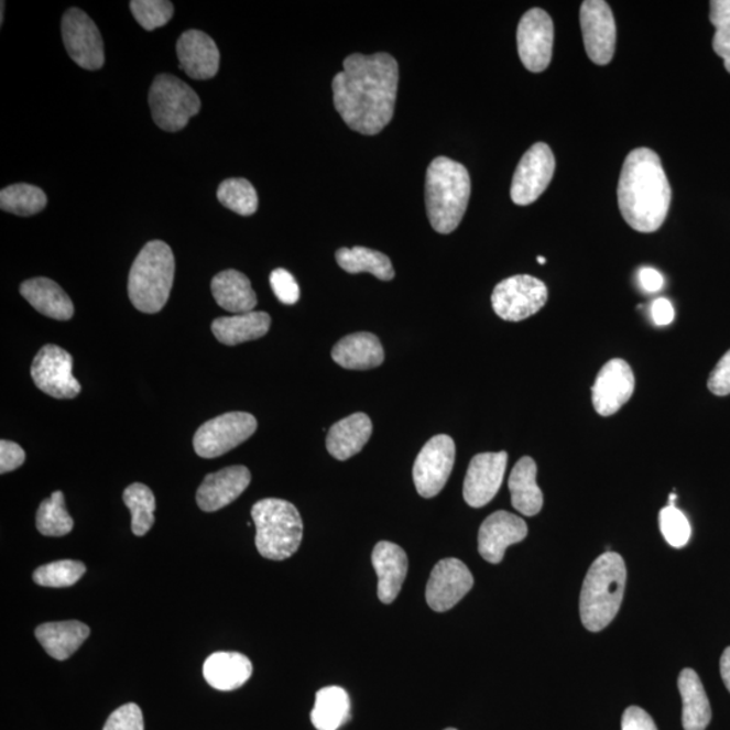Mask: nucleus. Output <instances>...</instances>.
Instances as JSON below:
<instances>
[{"mask_svg":"<svg viewBox=\"0 0 730 730\" xmlns=\"http://www.w3.org/2000/svg\"><path fill=\"white\" fill-rule=\"evenodd\" d=\"M397 80V63L389 53L348 56L331 83L338 115L355 132L381 133L394 117Z\"/></svg>","mask_w":730,"mask_h":730,"instance_id":"obj_1","label":"nucleus"},{"mask_svg":"<svg viewBox=\"0 0 730 730\" xmlns=\"http://www.w3.org/2000/svg\"><path fill=\"white\" fill-rule=\"evenodd\" d=\"M617 197L629 227L640 233H654L662 228L669 211L671 186L656 152L639 148L628 154Z\"/></svg>","mask_w":730,"mask_h":730,"instance_id":"obj_2","label":"nucleus"},{"mask_svg":"<svg viewBox=\"0 0 730 730\" xmlns=\"http://www.w3.org/2000/svg\"><path fill=\"white\" fill-rule=\"evenodd\" d=\"M471 197V177L465 165L436 157L426 171V213L437 233L449 235L459 227Z\"/></svg>","mask_w":730,"mask_h":730,"instance_id":"obj_3","label":"nucleus"},{"mask_svg":"<svg viewBox=\"0 0 730 730\" xmlns=\"http://www.w3.org/2000/svg\"><path fill=\"white\" fill-rule=\"evenodd\" d=\"M627 587V567L621 555L604 552L591 564L580 592V620L587 631L601 632L614 620Z\"/></svg>","mask_w":730,"mask_h":730,"instance_id":"obj_4","label":"nucleus"},{"mask_svg":"<svg viewBox=\"0 0 730 730\" xmlns=\"http://www.w3.org/2000/svg\"><path fill=\"white\" fill-rule=\"evenodd\" d=\"M175 277V258L168 243L148 242L130 270L128 293L138 310L154 314L167 305Z\"/></svg>","mask_w":730,"mask_h":730,"instance_id":"obj_5","label":"nucleus"},{"mask_svg":"<svg viewBox=\"0 0 730 730\" xmlns=\"http://www.w3.org/2000/svg\"><path fill=\"white\" fill-rule=\"evenodd\" d=\"M257 547L265 559L282 562L293 556L304 537V522L298 509L284 500L266 498L253 504Z\"/></svg>","mask_w":730,"mask_h":730,"instance_id":"obj_6","label":"nucleus"},{"mask_svg":"<svg viewBox=\"0 0 730 730\" xmlns=\"http://www.w3.org/2000/svg\"><path fill=\"white\" fill-rule=\"evenodd\" d=\"M150 106L154 123L165 132H179L200 111V99L177 77L163 74L153 80Z\"/></svg>","mask_w":730,"mask_h":730,"instance_id":"obj_7","label":"nucleus"},{"mask_svg":"<svg viewBox=\"0 0 730 730\" xmlns=\"http://www.w3.org/2000/svg\"><path fill=\"white\" fill-rule=\"evenodd\" d=\"M548 301V288L537 277L515 275L504 279L492 291L491 304L498 317L520 323L542 310Z\"/></svg>","mask_w":730,"mask_h":730,"instance_id":"obj_8","label":"nucleus"},{"mask_svg":"<svg viewBox=\"0 0 730 730\" xmlns=\"http://www.w3.org/2000/svg\"><path fill=\"white\" fill-rule=\"evenodd\" d=\"M257 429L258 421L252 414L233 412L219 415L195 433V453L204 459H216L246 443Z\"/></svg>","mask_w":730,"mask_h":730,"instance_id":"obj_9","label":"nucleus"},{"mask_svg":"<svg viewBox=\"0 0 730 730\" xmlns=\"http://www.w3.org/2000/svg\"><path fill=\"white\" fill-rule=\"evenodd\" d=\"M74 359L67 350L47 344L35 355L31 368L35 385L46 395L56 400H74L80 394L81 385L76 381Z\"/></svg>","mask_w":730,"mask_h":730,"instance_id":"obj_10","label":"nucleus"},{"mask_svg":"<svg viewBox=\"0 0 730 730\" xmlns=\"http://www.w3.org/2000/svg\"><path fill=\"white\" fill-rule=\"evenodd\" d=\"M455 457V442L447 435L435 436L425 444L413 468L415 489L421 497L440 494L453 473Z\"/></svg>","mask_w":730,"mask_h":730,"instance_id":"obj_11","label":"nucleus"},{"mask_svg":"<svg viewBox=\"0 0 730 730\" xmlns=\"http://www.w3.org/2000/svg\"><path fill=\"white\" fill-rule=\"evenodd\" d=\"M65 50L79 67L98 70L105 65L102 35L95 22L80 9H69L62 21Z\"/></svg>","mask_w":730,"mask_h":730,"instance_id":"obj_12","label":"nucleus"},{"mask_svg":"<svg viewBox=\"0 0 730 730\" xmlns=\"http://www.w3.org/2000/svg\"><path fill=\"white\" fill-rule=\"evenodd\" d=\"M556 160L554 152L544 142H537L524 156L514 172L512 200L515 205L527 206L536 201L548 188L554 177Z\"/></svg>","mask_w":730,"mask_h":730,"instance_id":"obj_13","label":"nucleus"},{"mask_svg":"<svg viewBox=\"0 0 730 730\" xmlns=\"http://www.w3.org/2000/svg\"><path fill=\"white\" fill-rule=\"evenodd\" d=\"M554 21L543 9H532L521 18L517 29L519 55L531 73L548 68L554 47Z\"/></svg>","mask_w":730,"mask_h":730,"instance_id":"obj_14","label":"nucleus"},{"mask_svg":"<svg viewBox=\"0 0 730 730\" xmlns=\"http://www.w3.org/2000/svg\"><path fill=\"white\" fill-rule=\"evenodd\" d=\"M580 28L590 61L597 65L613 61L617 28L610 6L603 0H586L580 6Z\"/></svg>","mask_w":730,"mask_h":730,"instance_id":"obj_15","label":"nucleus"},{"mask_svg":"<svg viewBox=\"0 0 730 730\" xmlns=\"http://www.w3.org/2000/svg\"><path fill=\"white\" fill-rule=\"evenodd\" d=\"M473 587V577L465 563L444 559L433 568L426 586V602L443 613L456 607Z\"/></svg>","mask_w":730,"mask_h":730,"instance_id":"obj_16","label":"nucleus"},{"mask_svg":"<svg viewBox=\"0 0 730 730\" xmlns=\"http://www.w3.org/2000/svg\"><path fill=\"white\" fill-rule=\"evenodd\" d=\"M508 454L489 453L472 457L462 487L465 501L471 508H483L494 500L506 472Z\"/></svg>","mask_w":730,"mask_h":730,"instance_id":"obj_17","label":"nucleus"},{"mask_svg":"<svg viewBox=\"0 0 730 730\" xmlns=\"http://www.w3.org/2000/svg\"><path fill=\"white\" fill-rule=\"evenodd\" d=\"M634 375L625 360L613 359L602 367L592 385V405L599 415L610 417L631 400Z\"/></svg>","mask_w":730,"mask_h":730,"instance_id":"obj_18","label":"nucleus"},{"mask_svg":"<svg viewBox=\"0 0 730 730\" xmlns=\"http://www.w3.org/2000/svg\"><path fill=\"white\" fill-rule=\"evenodd\" d=\"M526 536V522L519 515L501 510L489 515L480 526L479 554L486 562L500 564L510 545L524 542Z\"/></svg>","mask_w":730,"mask_h":730,"instance_id":"obj_19","label":"nucleus"},{"mask_svg":"<svg viewBox=\"0 0 730 730\" xmlns=\"http://www.w3.org/2000/svg\"><path fill=\"white\" fill-rule=\"evenodd\" d=\"M251 479V472L243 466L207 475L197 492L198 506L207 513L227 508L248 489Z\"/></svg>","mask_w":730,"mask_h":730,"instance_id":"obj_20","label":"nucleus"},{"mask_svg":"<svg viewBox=\"0 0 730 730\" xmlns=\"http://www.w3.org/2000/svg\"><path fill=\"white\" fill-rule=\"evenodd\" d=\"M179 67L195 80H209L218 74L219 51L210 35L200 31H187L176 44Z\"/></svg>","mask_w":730,"mask_h":730,"instance_id":"obj_21","label":"nucleus"},{"mask_svg":"<svg viewBox=\"0 0 730 730\" xmlns=\"http://www.w3.org/2000/svg\"><path fill=\"white\" fill-rule=\"evenodd\" d=\"M372 566L378 575L379 599L385 604L393 603L407 577L406 552L394 543H378L372 552Z\"/></svg>","mask_w":730,"mask_h":730,"instance_id":"obj_22","label":"nucleus"},{"mask_svg":"<svg viewBox=\"0 0 730 730\" xmlns=\"http://www.w3.org/2000/svg\"><path fill=\"white\" fill-rule=\"evenodd\" d=\"M331 359L346 370H372L383 363L384 349L375 335L361 331L338 341L331 349Z\"/></svg>","mask_w":730,"mask_h":730,"instance_id":"obj_23","label":"nucleus"},{"mask_svg":"<svg viewBox=\"0 0 730 730\" xmlns=\"http://www.w3.org/2000/svg\"><path fill=\"white\" fill-rule=\"evenodd\" d=\"M252 673L251 661L239 652H216L204 664L207 684L219 691L237 690L247 684Z\"/></svg>","mask_w":730,"mask_h":730,"instance_id":"obj_24","label":"nucleus"},{"mask_svg":"<svg viewBox=\"0 0 730 730\" xmlns=\"http://www.w3.org/2000/svg\"><path fill=\"white\" fill-rule=\"evenodd\" d=\"M371 435L370 417L364 413H356L330 427L326 448L335 459L346 461L364 448Z\"/></svg>","mask_w":730,"mask_h":730,"instance_id":"obj_25","label":"nucleus"},{"mask_svg":"<svg viewBox=\"0 0 730 730\" xmlns=\"http://www.w3.org/2000/svg\"><path fill=\"white\" fill-rule=\"evenodd\" d=\"M20 293L35 310L56 320L74 317L73 301L56 282L47 277H34L23 282Z\"/></svg>","mask_w":730,"mask_h":730,"instance_id":"obj_26","label":"nucleus"},{"mask_svg":"<svg viewBox=\"0 0 730 730\" xmlns=\"http://www.w3.org/2000/svg\"><path fill=\"white\" fill-rule=\"evenodd\" d=\"M90 628L79 621L47 622L35 629V638L46 654L56 661H67L90 638Z\"/></svg>","mask_w":730,"mask_h":730,"instance_id":"obj_27","label":"nucleus"},{"mask_svg":"<svg viewBox=\"0 0 730 730\" xmlns=\"http://www.w3.org/2000/svg\"><path fill=\"white\" fill-rule=\"evenodd\" d=\"M211 293L217 304L235 316L251 313L258 306V296L254 294L251 281L236 270L222 271L214 276Z\"/></svg>","mask_w":730,"mask_h":730,"instance_id":"obj_28","label":"nucleus"},{"mask_svg":"<svg viewBox=\"0 0 730 730\" xmlns=\"http://www.w3.org/2000/svg\"><path fill=\"white\" fill-rule=\"evenodd\" d=\"M536 477V461L525 456L515 465L509 478L513 508L526 517H533L542 512L544 504L543 491L537 486Z\"/></svg>","mask_w":730,"mask_h":730,"instance_id":"obj_29","label":"nucleus"},{"mask_svg":"<svg viewBox=\"0 0 730 730\" xmlns=\"http://www.w3.org/2000/svg\"><path fill=\"white\" fill-rule=\"evenodd\" d=\"M270 328L271 317L264 312L236 314V316L214 319L211 324V330L217 340L229 347L258 340L269 334Z\"/></svg>","mask_w":730,"mask_h":730,"instance_id":"obj_30","label":"nucleus"},{"mask_svg":"<svg viewBox=\"0 0 730 730\" xmlns=\"http://www.w3.org/2000/svg\"><path fill=\"white\" fill-rule=\"evenodd\" d=\"M682 700H684L685 730H705L711 720V708L708 696L696 671L685 668L678 680Z\"/></svg>","mask_w":730,"mask_h":730,"instance_id":"obj_31","label":"nucleus"},{"mask_svg":"<svg viewBox=\"0 0 730 730\" xmlns=\"http://www.w3.org/2000/svg\"><path fill=\"white\" fill-rule=\"evenodd\" d=\"M337 264L348 274L368 272L383 282L393 281V263L384 253L364 247L341 248L336 252Z\"/></svg>","mask_w":730,"mask_h":730,"instance_id":"obj_32","label":"nucleus"},{"mask_svg":"<svg viewBox=\"0 0 730 730\" xmlns=\"http://www.w3.org/2000/svg\"><path fill=\"white\" fill-rule=\"evenodd\" d=\"M350 717V699L341 687L320 688L312 711L313 726L318 730H337Z\"/></svg>","mask_w":730,"mask_h":730,"instance_id":"obj_33","label":"nucleus"},{"mask_svg":"<svg viewBox=\"0 0 730 730\" xmlns=\"http://www.w3.org/2000/svg\"><path fill=\"white\" fill-rule=\"evenodd\" d=\"M47 198L43 189L32 184L18 183L0 192V207L15 216L31 217L45 209Z\"/></svg>","mask_w":730,"mask_h":730,"instance_id":"obj_34","label":"nucleus"},{"mask_svg":"<svg viewBox=\"0 0 730 730\" xmlns=\"http://www.w3.org/2000/svg\"><path fill=\"white\" fill-rule=\"evenodd\" d=\"M123 502L132 513V532L135 536H145L154 524L156 500L150 487L133 483L123 491Z\"/></svg>","mask_w":730,"mask_h":730,"instance_id":"obj_35","label":"nucleus"},{"mask_svg":"<svg viewBox=\"0 0 730 730\" xmlns=\"http://www.w3.org/2000/svg\"><path fill=\"white\" fill-rule=\"evenodd\" d=\"M37 530L47 537H62L73 532L74 520L65 508V498L62 491L53 492L40 504L37 512Z\"/></svg>","mask_w":730,"mask_h":730,"instance_id":"obj_36","label":"nucleus"},{"mask_svg":"<svg viewBox=\"0 0 730 730\" xmlns=\"http://www.w3.org/2000/svg\"><path fill=\"white\" fill-rule=\"evenodd\" d=\"M217 198L227 209L248 217L258 211L257 189L247 179H227L219 184Z\"/></svg>","mask_w":730,"mask_h":730,"instance_id":"obj_37","label":"nucleus"},{"mask_svg":"<svg viewBox=\"0 0 730 730\" xmlns=\"http://www.w3.org/2000/svg\"><path fill=\"white\" fill-rule=\"evenodd\" d=\"M86 574V566L76 560H58L35 569L33 580L43 587H70Z\"/></svg>","mask_w":730,"mask_h":730,"instance_id":"obj_38","label":"nucleus"},{"mask_svg":"<svg viewBox=\"0 0 730 730\" xmlns=\"http://www.w3.org/2000/svg\"><path fill=\"white\" fill-rule=\"evenodd\" d=\"M130 9L146 32L167 25L174 15V4L167 0H133L130 2Z\"/></svg>","mask_w":730,"mask_h":730,"instance_id":"obj_39","label":"nucleus"},{"mask_svg":"<svg viewBox=\"0 0 730 730\" xmlns=\"http://www.w3.org/2000/svg\"><path fill=\"white\" fill-rule=\"evenodd\" d=\"M661 531L666 542L674 548H684L691 537V526L686 515L675 508V504H668L658 514Z\"/></svg>","mask_w":730,"mask_h":730,"instance_id":"obj_40","label":"nucleus"},{"mask_svg":"<svg viewBox=\"0 0 730 730\" xmlns=\"http://www.w3.org/2000/svg\"><path fill=\"white\" fill-rule=\"evenodd\" d=\"M103 730H144V717L135 704H127L111 713Z\"/></svg>","mask_w":730,"mask_h":730,"instance_id":"obj_41","label":"nucleus"},{"mask_svg":"<svg viewBox=\"0 0 730 730\" xmlns=\"http://www.w3.org/2000/svg\"><path fill=\"white\" fill-rule=\"evenodd\" d=\"M272 290L276 298L284 305H295L299 301L301 290L295 277L287 270L277 269L270 276Z\"/></svg>","mask_w":730,"mask_h":730,"instance_id":"obj_42","label":"nucleus"},{"mask_svg":"<svg viewBox=\"0 0 730 730\" xmlns=\"http://www.w3.org/2000/svg\"><path fill=\"white\" fill-rule=\"evenodd\" d=\"M708 388L717 396L730 394V350L722 356L715 370L711 371Z\"/></svg>","mask_w":730,"mask_h":730,"instance_id":"obj_43","label":"nucleus"},{"mask_svg":"<svg viewBox=\"0 0 730 730\" xmlns=\"http://www.w3.org/2000/svg\"><path fill=\"white\" fill-rule=\"evenodd\" d=\"M25 450L21 445L8 440L0 442V473H8L20 468L25 462Z\"/></svg>","mask_w":730,"mask_h":730,"instance_id":"obj_44","label":"nucleus"},{"mask_svg":"<svg viewBox=\"0 0 730 730\" xmlns=\"http://www.w3.org/2000/svg\"><path fill=\"white\" fill-rule=\"evenodd\" d=\"M621 730H657V728L645 710L631 706L622 716Z\"/></svg>","mask_w":730,"mask_h":730,"instance_id":"obj_45","label":"nucleus"},{"mask_svg":"<svg viewBox=\"0 0 730 730\" xmlns=\"http://www.w3.org/2000/svg\"><path fill=\"white\" fill-rule=\"evenodd\" d=\"M713 50L726 64V68L730 74V26L716 29L713 37Z\"/></svg>","mask_w":730,"mask_h":730,"instance_id":"obj_46","label":"nucleus"},{"mask_svg":"<svg viewBox=\"0 0 730 730\" xmlns=\"http://www.w3.org/2000/svg\"><path fill=\"white\" fill-rule=\"evenodd\" d=\"M710 22L716 29L730 26V0H713L710 3Z\"/></svg>","mask_w":730,"mask_h":730,"instance_id":"obj_47","label":"nucleus"},{"mask_svg":"<svg viewBox=\"0 0 730 730\" xmlns=\"http://www.w3.org/2000/svg\"><path fill=\"white\" fill-rule=\"evenodd\" d=\"M652 318L658 326H666L673 323L675 312L673 304L666 298H658L652 304L651 307Z\"/></svg>","mask_w":730,"mask_h":730,"instance_id":"obj_48","label":"nucleus"},{"mask_svg":"<svg viewBox=\"0 0 730 730\" xmlns=\"http://www.w3.org/2000/svg\"><path fill=\"white\" fill-rule=\"evenodd\" d=\"M639 282L641 287L649 291V293L661 291L664 283L661 272L650 269V266H644L639 271Z\"/></svg>","mask_w":730,"mask_h":730,"instance_id":"obj_49","label":"nucleus"},{"mask_svg":"<svg viewBox=\"0 0 730 730\" xmlns=\"http://www.w3.org/2000/svg\"><path fill=\"white\" fill-rule=\"evenodd\" d=\"M720 668H721V676L723 684H726L730 693V646H728V649L723 651V654L721 656Z\"/></svg>","mask_w":730,"mask_h":730,"instance_id":"obj_50","label":"nucleus"},{"mask_svg":"<svg viewBox=\"0 0 730 730\" xmlns=\"http://www.w3.org/2000/svg\"><path fill=\"white\" fill-rule=\"evenodd\" d=\"M537 261H538L540 264H545V261H547V260H545L544 258L540 257V258H537Z\"/></svg>","mask_w":730,"mask_h":730,"instance_id":"obj_51","label":"nucleus"},{"mask_svg":"<svg viewBox=\"0 0 730 730\" xmlns=\"http://www.w3.org/2000/svg\"><path fill=\"white\" fill-rule=\"evenodd\" d=\"M0 15H2V23H3V21H4V2H2V14H0Z\"/></svg>","mask_w":730,"mask_h":730,"instance_id":"obj_52","label":"nucleus"},{"mask_svg":"<svg viewBox=\"0 0 730 730\" xmlns=\"http://www.w3.org/2000/svg\"><path fill=\"white\" fill-rule=\"evenodd\" d=\"M445 730H457V729H454V728H448V729H445Z\"/></svg>","mask_w":730,"mask_h":730,"instance_id":"obj_53","label":"nucleus"}]
</instances>
